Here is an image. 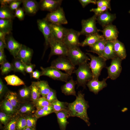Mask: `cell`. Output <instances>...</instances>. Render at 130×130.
<instances>
[{"instance_id":"obj_1","label":"cell","mask_w":130,"mask_h":130,"mask_svg":"<svg viewBox=\"0 0 130 130\" xmlns=\"http://www.w3.org/2000/svg\"><path fill=\"white\" fill-rule=\"evenodd\" d=\"M89 107L88 102L84 98V94L78 91L74 101L68 103L67 109L70 117H77L83 120L88 126L91 124L87 113Z\"/></svg>"},{"instance_id":"obj_2","label":"cell","mask_w":130,"mask_h":130,"mask_svg":"<svg viewBox=\"0 0 130 130\" xmlns=\"http://www.w3.org/2000/svg\"><path fill=\"white\" fill-rule=\"evenodd\" d=\"M77 76L76 81L78 87L80 86L86 88L87 82L93 78V76L89 64L87 62L78 66L73 72Z\"/></svg>"},{"instance_id":"obj_3","label":"cell","mask_w":130,"mask_h":130,"mask_svg":"<svg viewBox=\"0 0 130 130\" xmlns=\"http://www.w3.org/2000/svg\"><path fill=\"white\" fill-rule=\"evenodd\" d=\"M86 54L90 59L89 65L92 74L93 78L98 79L102 69L106 66V61L101 57L95 56L89 53Z\"/></svg>"},{"instance_id":"obj_4","label":"cell","mask_w":130,"mask_h":130,"mask_svg":"<svg viewBox=\"0 0 130 130\" xmlns=\"http://www.w3.org/2000/svg\"><path fill=\"white\" fill-rule=\"evenodd\" d=\"M67 57L74 66L87 63L90 58L78 47L69 49Z\"/></svg>"},{"instance_id":"obj_5","label":"cell","mask_w":130,"mask_h":130,"mask_svg":"<svg viewBox=\"0 0 130 130\" xmlns=\"http://www.w3.org/2000/svg\"><path fill=\"white\" fill-rule=\"evenodd\" d=\"M51 66L64 71L71 76L75 69V66L67 56H58L52 61Z\"/></svg>"},{"instance_id":"obj_6","label":"cell","mask_w":130,"mask_h":130,"mask_svg":"<svg viewBox=\"0 0 130 130\" xmlns=\"http://www.w3.org/2000/svg\"><path fill=\"white\" fill-rule=\"evenodd\" d=\"M49 44L51 50L48 61L54 55L67 57L69 49L64 43L56 40L53 34L49 39Z\"/></svg>"},{"instance_id":"obj_7","label":"cell","mask_w":130,"mask_h":130,"mask_svg":"<svg viewBox=\"0 0 130 130\" xmlns=\"http://www.w3.org/2000/svg\"><path fill=\"white\" fill-rule=\"evenodd\" d=\"M41 76L48 77L54 80L65 82H67L72 77L66 73L51 66L46 68L40 67Z\"/></svg>"},{"instance_id":"obj_8","label":"cell","mask_w":130,"mask_h":130,"mask_svg":"<svg viewBox=\"0 0 130 130\" xmlns=\"http://www.w3.org/2000/svg\"><path fill=\"white\" fill-rule=\"evenodd\" d=\"M97 16L94 14L90 18L82 20V29L79 32L80 35H83L86 36L90 34L98 33L99 29L96 26Z\"/></svg>"},{"instance_id":"obj_9","label":"cell","mask_w":130,"mask_h":130,"mask_svg":"<svg viewBox=\"0 0 130 130\" xmlns=\"http://www.w3.org/2000/svg\"><path fill=\"white\" fill-rule=\"evenodd\" d=\"M45 19L49 23L56 25H62L68 23L63 9L61 7L48 13Z\"/></svg>"},{"instance_id":"obj_10","label":"cell","mask_w":130,"mask_h":130,"mask_svg":"<svg viewBox=\"0 0 130 130\" xmlns=\"http://www.w3.org/2000/svg\"><path fill=\"white\" fill-rule=\"evenodd\" d=\"M122 61L118 57L112 59L110 65L106 67L107 71L108 78L114 80L119 76L122 70Z\"/></svg>"},{"instance_id":"obj_11","label":"cell","mask_w":130,"mask_h":130,"mask_svg":"<svg viewBox=\"0 0 130 130\" xmlns=\"http://www.w3.org/2000/svg\"><path fill=\"white\" fill-rule=\"evenodd\" d=\"M80 32L72 29H68L63 43L69 49L78 47L80 46L79 40Z\"/></svg>"},{"instance_id":"obj_12","label":"cell","mask_w":130,"mask_h":130,"mask_svg":"<svg viewBox=\"0 0 130 130\" xmlns=\"http://www.w3.org/2000/svg\"><path fill=\"white\" fill-rule=\"evenodd\" d=\"M39 30L42 33L45 40L46 48L49 45V40L53 35L50 23L44 18L37 20Z\"/></svg>"},{"instance_id":"obj_13","label":"cell","mask_w":130,"mask_h":130,"mask_svg":"<svg viewBox=\"0 0 130 130\" xmlns=\"http://www.w3.org/2000/svg\"><path fill=\"white\" fill-rule=\"evenodd\" d=\"M101 32L104 39L107 41H112L117 39L119 32L116 26L112 24L108 25L103 28L99 29Z\"/></svg>"},{"instance_id":"obj_14","label":"cell","mask_w":130,"mask_h":130,"mask_svg":"<svg viewBox=\"0 0 130 130\" xmlns=\"http://www.w3.org/2000/svg\"><path fill=\"white\" fill-rule=\"evenodd\" d=\"M62 0H41L39 3V8L50 12L53 11L60 7Z\"/></svg>"},{"instance_id":"obj_15","label":"cell","mask_w":130,"mask_h":130,"mask_svg":"<svg viewBox=\"0 0 130 130\" xmlns=\"http://www.w3.org/2000/svg\"><path fill=\"white\" fill-rule=\"evenodd\" d=\"M108 79L107 77L100 81L98 79L92 78L87 82L86 85L90 91L97 94L99 91L107 86L106 81Z\"/></svg>"},{"instance_id":"obj_16","label":"cell","mask_w":130,"mask_h":130,"mask_svg":"<svg viewBox=\"0 0 130 130\" xmlns=\"http://www.w3.org/2000/svg\"><path fill=\"white\" fill-rule=\"evenodd\" d=\"M6 48L14 58H16L22 44L16 41L11 35H8L6 38Z\"/></svg>"},{"instance_id":"obj_17","label":"cell","mask_w":130,"mask_h":130,"mask_svg":"<svg viewBox=\"0 0 130 130\" xmlns=\"http://www.w3.org/2000/svg\"><path fill=\"white\" fill-rule=\"evenodd\" d=\"M33 53L32 49L22 44L16 58L20 59L26 64L30 65L31 64V62Z\"/></svg>"},{"instance_id":"obj_18","label":"cell","mask_w":130,"mask_h":130,"mask_svg":"<svg viewBox=\"0 0 130 130\" xmlns=\"http://www.w3.org/2000/svg\"><path fill=\"white\" fill-rule=\"evenodd\" d=\"M36 109L34 103L30 101L20 102L17 114L25 115L28 114H34Z\"/></svg>"},{"instance_id":"obj_19","label":"cell","mask_w":130,"mask_h":130,"mask_svg":"<svg viewBox=\"0 0 130 130\" xmlns=\"http://www.w3.org/2000/svg\"><path fill=\"white\" fill-rule=\"evenodd\" d=\"M115 14H112L107 11L97 16V21L103 28L107 26L112 24L116 19Z\"/></svg>"},{"instance_id":"obj_20","label":"cell","mask_w":130,"mask_h":130,"mask_svg":"<svg viewBox=\"0 0 130 130\" xmlns=\"http://www.w3.org/2000/svg\"><path fill=\"white\" fill-rule=\"evenodd\" d=\"M23 9L27 14H35L39 8V4L34 0H22Z\"/></svg>"},{"instance_id":"obj_21","label":"cell","mask_w":130,"mask_h":130,"mask_svg":"<svg viewBox=\"0 0 130 130\" xmlns=\"http://www.w3.org/2000/svg\"><path fill=\"white\" fill-rule=\"evenodd\" d=\"M50 24L52 33L55 39L63 43L68 29L64 27L62 25L50 23Z\"/></svg>"},{"instance_id":"obj_22","label":"cell","mask_w":130,"mask_h":130,"mask_svg":"<svg viewBox=\"0 0 130 130\" xmlns=\"http://www.w3.org/2000/svg\"><path fill=\"white\" fill-rule=\"evenodd\" d=\"M77 84L76 81H75L72 77L61 87L62 92L66 96L73 95L76 96L75 87Z\"/></svg>"},{"instance_id":"obj_23","label":"cell","mask_w":130,"mask_h":130,"mask_svg":"<svg viewBox=\"0 0 130 130\" xmlns=\"http://www.w3.org/2000/svg\"><path fill=\"white\" fill-rule=\"evenodd\" d=\"M60 130H65L67 125L69 123L67 119L70 117L67 110L55 112Z\"/></svg>"},{"instance_id":"obj_24","label":"cell","mask_w":130,"mask_h":130,"mask_svg":"<svg viewBox=\"0 0 130 130\" xmlns=\"http://www.w3.org/2000/svg\"><path fill=\"white\" fill-rule=\"evenodd\" d=\"M111 41L113 44L114 51L117 56L122 60L125 59L127 55L124 44L117 39Z\"/></svg>"},{"instance_id":"obj_25","label":"cell","mask_w":130,"mask_h":130,"mask_svg":"<svg viewBox=\"0 0 130 130\" xmlns=\"http://www.w3.org/2000/svg\"><path fill=\"white\" fill-rule=\"evenodd\" d=\"M104 38L103 35H100L98 33L90 34L86 36L84 40L80 43V46L84 47L88 46L90 47Z\"/></svg>"},{"instance_id":"obj_26","label":"cell","mask_w":130,"mask_h":130,"mask_svg":"<svg viewBox=\"0 0 130 130\" xmlns=\"http://www.w3.org/2000/svg\"><path fill=\"white\" fill-rule=\"evenodd\" d=\"M117 57L115 53L113 44L111 41H107L102 57L106 61Z\"/></svg>"},{"instance_id":"obj_27","label":"cell","mask_w":130,"mask_h":130,"mask_svg":"<svg viewBox=\"0 0 130 130\" xmlns=\"http://www.w3.org/2000/svg\"><path fill=\"white\" fill-rule=\"evenodd\" d=\"M0 109L1 111L11 116L16 114L17 111L9 101L5 98L0 103Z\"/></svg>"},{"instance_id":"obj_28","label":"cell","mask_w":130,"mask_h":130,"mask_svg":"<svg viewBox=\"0 0 130 130\" xmlns=\"http://www.w3.org/2000/svg\"><path fill=\"white\" fill-rule=\"evenodd\" d=\"M107 41L104 38L99 41L94 45L90 46V50L88 51L87 52L96 53L98 56L102 57Z\"/></svg>"},{"instance_id":"obj_29","label":"cell","mask_w":130,"mask_h":130,"mask_svg":"<svg viewBox=\"0 0 130 130\" xmlns=\"http://www.w3.org/2000/svg\"><path fill=\"white\" fill-rule=\"evenodd\" d=\"M5 98L8 99L14 108L18 110L20 102L17 94L16 92L8 91L5 95Z\"/></svg>"},{"instance_id":"obj_30","label":"cell","mask_w":130,"mask_h":130,"mask_svg":"<svg viewBox=\"0 0 130 130\" xmlns=\"http://www.w3.org/2000/svg\"><path fill=\"white\" fill-rule=\"evenodd\" d=\"M12 20L0 19V31L8 35L12 30Z\"/></svg>"},{"instance_id":"obj_31","label":"cell","mask_w":130,"mask_h":130,"mask_svg":"<svg viewBox=\"0 0 130 130\" xmlns=\"http://www.w3.org/2000/svg\"><path fill=\"white\" fill-rule=\"evenodd\" d=\"M4 79L8 85L13 86L25 85L24 82L15 75L7 76L4 77Z\"/></svg>"},{"instance_id":"obj_32","label":"cell","mask_w":130,"mask_h":130,"mask_svg":"<svg viewBox=\"0 0 130 130\" xmlns=\"http://www.w3.org/2000/svg\"><path fill=\"white\" fill-rule=\"evenodd\" d=\"M35 82L39 89L41 95L42 97H46L51 88L48 82L45 80H40Z\"/></svg>"},{"instance_id":"obj_33","label":"cell","mask_w":130,"mask_h":130,"mask_svg":"<svg viewBox=\"0 0 130 130\" xmlns=\"http://www.w3.org/2000/svg\"><path fill=\"white\" fill-rule=\"evenodd\" d=\"M15 17L14 14L8 6H1L0 8V18L13 20Z\"/></svg>"},{"instance_id":"obj_34","label":"cell","mask_w":130,"mask_h":130,"mask_svg":"<svg viewBox=\"0 0 130 130\" xmlns=\"http://www.w3.org/2000/svg\"><path fill=\"white\" fill-rule=\"evenodd\" d=\"M31 90V98L32 101L35 104L41 95L39 89L35 82H33L29 86Z\"/></svg>"},{"instance_id":"obj_35","label":"cell","mask_w":130,"mask_h":130,"mask_svg":"<svg viewBox=\"0 0 130 130\" xmlns=\"http://www.w3.org/2000/svg\"><path fill=\"white\" fill-rule=\"evenodd\" d=\"M12 64L14 72H20L24 75H25L24 64L20 59L16 58H14Z\"/></svg>"},{"instance_id":"obj_36","label":"cell","mask_w":130,"mask_h":130,"mask_svg":"<svg viewBox=\"0 0 130 130\" xmlns=\"http://www.w3.org/2000/svg\"><path fill=\"white\" fill-rule=\"evenodd\" d=\"M19 95L23 101H30L29 100H31L30 86H25L20 89L19 91Z\"/></svg>"},{"instance_id":"obj_37","label":"cell","mask_w":130,"mask_h":130,"mask_svg":"<svg viewBox=\"0 0 130 130\" xmlns=\"http://www.w3.org/2000/svg\"><path fill=\"white\" fill-rule=\"evenodd\" d=\"M68 103L60 101L57 99L51 103L54 113L67 110Z\"/></svg>"},{"instance_id":"obj_38","label":"cell","mask_w":130,"mask_h":130,"mask_svg":"<svg viewBox=\"0 0 130 130\" xmlns=\"http://www.w3.org/2000/svg\"><path fill=\"white\" fill-rule=\"evenodd\" d=\"M17 114L13 115L8 122L4 125L2 130H17Z\"/></svg>"},{"instance_id":"obj_39","label":"cell","mask_w":130,"mask_h":130,"mask_svg":"<svg viewBox=\"0 0 130 130\" xmlns=\"http://www.w3.org/2000/svg\"><path fill=\"white\" fill-rule=\"evenodd\" d=\"M23 115L26 119L27 127L36 129V125L38 118L34 114H28Z\"/></svg>"},{"instance_id":"obj_40","label":"cell","mask_w":130,"mask_h":130,"mask_svg":"<svg viewBox=\"0 0 130 130\" xmlns=\"http://www.w3.org/2000/svg\"><path fill=\"white\" fill-rule=\"evenodd\" d=\"M17 114V130H22L27 127L26 119L24 115Z\"/></svg>"},{"instance_id":"obj_41","label":"cell","mask_w":130,"mask_h":130,"mask_svg":"<svg viewBox=\"0 0 130 130\" xmlns=\"http://www.w3.org/2000/svg\"><path fill=\"white\" fill-rule=\"evenodd\" d=\"M0 70L2 75L7 74L12 71H14V68L12 63L7 61L1 65Z\"/></svg>"},{"instance_id":"obj_42","label":"cell","mask_w":130,"mask_h":130,"mask_svg":"<svg viewBox=\"0 0 130 130\" xmlns=\"http://www.w3.org/2000/svg\"><path fill=\"white\" fill-rule=\"evenodd\" d=\"M35 104L36 109L51 105V104L48 102L45 97H43L39 98L37 100Z\"/></svg>"},{"instance_id":"obj_43","label":"cell","mask_w":130,"mask_h":130,"mask_svg":"<svg viewBox=\"0 0 130 130\" xmlns=\"http://www.w3.org/2000/svg\"><path fill=\"white\" fill-rule=\"evenodd\" d=\"M45 97L48 102L51 104L58 99L56 91L52 88H51L50 91Z\"/></svg>"},{"instance_id":"obj_44","label":"cell","mask_w":130,"mask_h":130,"mask_svg":"<svg viewBox=\"0 0 130 130\" xmlns=\"http://www.w3.org/2000/svg\"><path fill=\"white\" fill-rule=\"evenodd\" d=\"M13 116L8 115L0 111V122L4 125H6L10 120Z\"/></svg>"},{"instance_id":"obj_45","label":"cell","mask_w":130,"mask_h":130,"mask_svg":"<svg viewBox=\"0 0 130 130\" xmlns=\"http://www.w3.org/2000/svg\"><path fill=\"white\" fill-rule=\"evenodd\" d=\"M53 112L48 111L41 109H36V111L34 114V115L38 119L43 117Z\"/></svg>"},{"instance_id":"obj_46","label":"cell","mask_w":130,"mask_h":130,"mask_svg":"<svg viewBox=\"0 0 130 130\" xmlns=\"http://www.w3.org/2000/svg\"><path fill=\"white\" fill-rule=\"evenodd\" d=\"M110 0H96V4L97 7L104 6L107 7L110 10H111Z\"/></svg>"},{"instance_id":"obj_47","label":"cell","mask_w":130,"mask_h":130,"mask_svg":"<svg viewBox=\"0 0 130 130\" xmlns=\"http://www.w3.org/2000/svg\"><path fill=\"white\" fill-rule=\"evenodd\" d=\"M109 8L106 6L97 7L96 8H92L90 10V12H93L97 16L108 10Z\"/></svg>"},{"instance_id":"obj_48","label":"cell","mask_w":130,"mask_h":130,"mask_svg":"<svg viewBox=\"0 0 130 130\" xmlns=\"http://www.w3.org/2000/svg\"><path fill=\"white\" fill-rule=\"evenodd\" d=\"M15 17H17L20 20H24L25 17L24 11L23 8L19 7L15 11Z\"/></svg>"},{"instance_id":"obj_49","label":"cell","mask_w":130,"mask_h":130,"mask_svg":"<svg viewBox=\"0 0 130 130\" xmlns=\"http://www.w3.org/2000/svg\"><path fill=\"white\" fill-rule=\"evenodd\" d=\"M22 0H15L11 3L8 6L12 11L15 10L19 7V6L22 3Z\"/></svg>"},{"instance_id":"obj_50","label":"cell","mask_w":130,"mask_h":130,"mask_svg":"<svg viewBox=\"0 0 130 130\" xmlns=\"http://www.w3.org/2000/svg\"><path fill=\"white\" fill-rule=\"evenodd\" d=\"M7 88L1 79L0 78V98L6 94L8 91H7Z\"/></svg>"},{"instance_id":"obj_51","label":"cell","mask_w":130,"mask_h":130,"mask_svg":"<svg viewBox=\"0 0 130 130\" xmlns=\"http://www.w3.org/2000/svg\"><path fill=\"white\" fill-rule=\"evenodd\" d=\"M78 1L83 8L90 3L96 4V0H79Z\"/></svg>"},{"instance_id":"obj_52","label":"cell","mask_w":130,"mask_h":130,"mask_svg":"<svg viewBox=\"0 0 130 130\" xmlns=\"http://www.w3.org/2000/svg\"><path fill=\"white\" fill-rule=\"evenodd\" d=\"M24 65L26 72L29 73L30 74L33 72V70L35 67V64H32L29 65L24 64Z\"/></svg>"},{"instance_id":"obj_53","label":"cell","mask_w":130,"mask_h":130,"mask_svg":"<svg viewBox=\"0 0 130 130\" xmlns=\"http://www.w3.org/2000/svg\"><path fill=\"white\" fill-rule=\"evenodd\" d=\"M41 71H39L38 70H36L33 72L30 75L31 78H33L35 79H38L41 76Z\"/></svg>"},{"instance_id":"obj_54","label":"cell","mask_w":130,"mask_h":130,"mask_svg":"<svg viewBox=\"0 0 130 130\" xmlns=\"http://www.w3.org/2000/svg\"><path fill=\"white\" fill-rule=\"evenodd\" d=\"M7 61L4 51L0 50V64L1 65Z\"/></svg>"},{"instance_id":"obj_55","label":"cell","mask_w":130,"mask_h":130,"mask_svg":"<svg viewBox=\"0 0 130 130\" xmlns=\"http://www.w3.org/2000/svg\"><path fill=\"white\" fill-rule=\"evenodd\" d=\"M15 0H0V2L1 6H9Z\"/></svg>"},{"instance_id":"obj_56","label":"cell","mask_w":130,"mask_h":130,"mask_svg":"<svg viewBox=\"0 0 130 130\" xmlns=\"http://www.w3.org/2000/svg\"><path fill=\"white\" fill-rule=\"evenodd\" d=\"M39 109H42L46 111L54 113V111L52 105L44 107Z\"/></svg>"},{"instance_id":"obj_57","label":"cell","mask_w":130,"mask_h":130,"mask_svg":"<svg viewBox=\"0 0 130 130\" xmlns=\"http://www.w3.org/2000/svg\"><path fill=\"white\" fill-rule=\"evenodd\" d=\"M7 34L4 32L0 31V40H1L6 43V35Z\"/></svg>"},{"instance_id":"obj_58","label":"cell","mask_w":130,"mask_h":130,"mask_svg":"<svg viewBox=\"0 0 130 130\" xmlns=\"http://www.w3.org/2000/svg\"><path fill=\"white\" fill-rule=\"evenodd\" d=\"M5 48H6V43L0 40V50L4 51Z\"/></svg>"},{"instance_id":"obj_59","label":"cell","mask_w":130,"mask_h":130,"mask_svg":"<svg viewBox=\"0 0 130 130\" xmlns=\"http://www.w3.org/2000/svg\"><path fill=\"white\" fill-rule=\"evenodd\" d=\"M22 130H36V129L26 127Z\"/></svg>"},{"instance_id":"obj_60","label":"cell","mask_w":130,"mask_h":130,"mask_svg":"<svg viewBox=\"0 0 130 130\" xmlns=\"http://www.w3.org/2000/svg\"><path fill=\"white\" fill-rule=\"evenodd\" d=\"M128 13H130V10L129 11H128Z\"/></svg>"}]
</instances>
